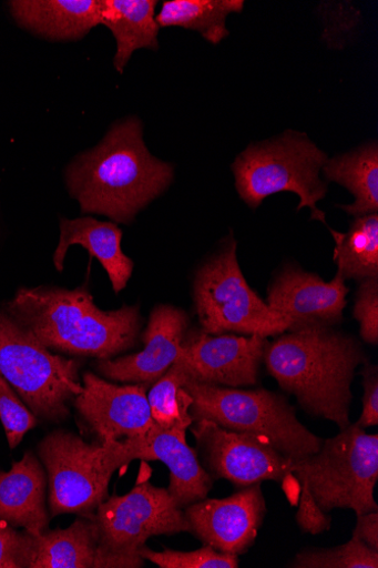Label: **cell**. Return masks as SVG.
Wrapping results in <instances>:
<instances>
[{
  "label": "cell",
  "instance_id": "32",
  "mask_svg": "<svg viewBox=\"0 0 378 568\" xmlns=\"http://www.w3.org/2000/svg\"><path fill=\"white\" fill-rule=\"evenodd\" d=\"M362 376V410L356 425L366 429L378 425V368L367 363Z\"/></svg>",
  "mask_w": 378,
  "mask_h": 568
},
{
  "label": "cell",
  "instance_id": "10",
  "mask_svg": "<svg viewBox=\"0 0 378 568\" xmlns=\"http://www.w3.org/2000/svg\"><path fill=\"white\" fill-rule=\"evenodd\" d=\"M47 471L51 516H90L108 498L113 471L104 466L103 445L89 444L73 433L57 430L38 445Z\"/></svg>",
  "mask_w": 378,
  "mask_h": 568
},
{
  "label": "cell",
  "instance_id": "30",
  "mask_svg": "<svg viewBox=\"0 0 378 568\" xmlns=\"http://www.w3.org/2000/svg\"><path fill=\"white\" fill-rule=\"evenodd\" d=\"M353 316L359 324L361 339L378 343V278L359 282Z\"/></svg>",
  "mask_w": 378,
  "mask_h": 568
},
{
  "label": "cell",
  "instance_id": "26",
  "mask_svg": "<svg viewBox=\"0 0 378 568\" xmlns=\"http://www.w3.org/2000/svg\"><path fill=\"white\" fill-rule=\"evenodd\" d=\"M191 375L186 367L176 361L170 371L153 384L147 400L155 425L162 429L176 427L188 429L193 425L190 413L192 396L184 388Z\"/></svg>",
  "mask_w": 378,
  "mask_h": 568
},
{
  "label": "cell",
  "instance_id": "16",
  "mask_svg": "<svg viewBox=\"0 0 378 568\" xmlns=\"http://www.w3.org/2000/svg\"><path fill=\"white\" fill-rule=\"evenodd\" d=\"M337 273L327 283L300 267L286 266L267 290V305L290 322L287 332L307 326L336 327L344 322L349 288Z\"/></svg>",
  "mask_w": 378,
  "mask_h": 568
},
{
  "label": "cell",
  "instance_id": "9",
  "mask_svg": "<svg viewBox=\"0 0 378 568\" xmlns=\"http://www.w3.org/2000/svg\"><path fill=\"white\" fill-rule=\"evenodd\" d=\"M98 526L103 568H141L140 550L156 536L190 532L184 509L170 490L149 481L139 483L124 496H112L99 505Z\"/></svg>",
  "mask_w": 378,
  "mask_h": 568
},
{
  "label": "cell",
  "instance_id": "3",
  "mask_svg": "<svg viewBox=\"0 0 378 568\" xmlns=\"http://www.w3.org/2000/svg\"><path fill=\"white\" fill-rule=\"evenodd\" d=\"M8 310L48 349L100 359L133 348L141 329L139 305L103 312L84 287L22 288Z\"/></svg>",
  "mask_w": 378,
  "mask_h": 568
},
{
  "label": "cell",
  "instance_id": "21",
  "mask_svg": "<svg viewBox=\"0 0 378 568\" xmlns=\"http://www.w3.org/2000/svg\"><path fill=\"white\" fill-rule=\"evenodd\" d=\"M33 537L29 568H101L99 531L93 514L81 515L68 529Z\"/></svg>",
  "mask_w": 378,
  "mask_h": 568
},
{
  "label": "cell",
  "instance_id": "27",
  "mask_svg": "<svg viewBox=\"0 0 378 568\" xmlns=\"http://www.w3.org/2000/svg\"><path fill=\"white\" fill-rule=\"evenodd\" d=\"M294 568H378V551L358 537L334 548H306L288 564Z\"/></svg>",
  "mask_w": 378,
  "mask_h": 568
},
{
  "label": "cell",
  "instance_id": "22",
  "mask_svg": "<svg viewBox=\"0 0 378 568\" xmlns=\"http://www.w3.org/2000/svg\"><path fill=\"white\" fill-rule=\"evenodd\" d=\"M154 0H100V24L110 29L118 42L116 70L124 72L137 49L159 48V26Z\"/></svg>",
  "mask_w": 378,
  "mask_h": 568
},
{
  "label": "cell",
  "instance_id": "14",
  "mask_svg": "<svg viewBox=\"0 0 378 568\" xmlns=\"http://www.w3.org/2000/svg\"><path fill=\"white\" fill-rule=\"evenodd\" d=\"M147 385H115L92 373L83 376V389L74 404L80 417L101 444L145 436L154 428Z\"/></svg>",
  "mask_w": 378,
  "mask_h": 568
},
{
  "label": "cell",
  "instance_id": "4",
  "mask_svg": "<svg viewBox=\"0 0 378 568\" xmlns=\"http://www.w3.org/2000/svg\"><path fill=\"white\" fill-rule=\"evenodd\" d=\"M184 388L193 398L190 413L194 423L212 422L294 459L317 453L323 444L321 438L298 420L288 399L278 393L223 387L191 378Z\"/></svg>",
  "mask_w": 378,
  "mask_h": 568
},
{
  "label": "cell",
  "instance_id": "19",
  "mask_svg": "<svg viewBox=\"0 0 378 568\" xmlns=\"http://www.w3.org/2000/svg\"><path fill=\"white\" fill-rule=\"evenodd\" d=\"M122 230L114 223L99 222L91 217L63 219L60 244L53 254V264L63 272L65 257L72 245H82L91 256L96 257L115 293H120L132 277L134 264L122 251Z\"/></svg>",
  "mask_w": 378,
  "mask_h": 568
},
{
  "label": "cell",
  "instance_id": "12",
  "mask_svg": "<svg viewBox=\"0 0 378 568\" xmlns=\"http://www.w3.org/2000/svg\"><path fill=\"white\" fill-rule=\"evenodd\" d=\"M103 445L104 466L114 474L134 459L160 460L171 471L170 494L185 508L207 497L212 477L202 467L196 450L186 443V429L154 426L145 436Z\"/></svg>",
  "mask_w": 378,
  "mask_h": 568
},
{
  "label": "cell",
  "instance_id": "28",
  "mask_svg": "<svg viewBox=\"0 0 378 568\" xmlns=\"http://www.w3.org/2000/svg\"><path fill=\"white\" fill-rule=\"evenodd\" d=\"M140 556L160 568H238L237 555L225 554L205 546L194 551H176L165 549L153 551L146 546L140 550Z\"/></svg>",
  "mask_w": 378,
  "mask_h": 568
},
{
  "label": "cell",
  "instance_id": "6",
  "mask_svg": "<svg viewBox=\"0 0 378 568\" xmlns=\"http://www.w3.org/2000/svg\"><path fill=\"white\" fill-rule=\"evenodd\" d=\"M328 160L306 134L286 132L278 140L253 144L239 154L233 165L236 189L253 210L269 195L293 192L300 199L297 211L309 209L311 220L327 225L317 202L328 193V184L319 178Z\"/></svg>",
  "mask_w": 378,
  "mask_h": 568
},
{
  "label": "cell",
  "instance_id": "8",
  "mask_svg": "<svg viewBox=\"0 0 378 568\" xmlns=\"http://www.w3.org/2000/svg\"><path fill=\"white\" fill-rule=\"evenodd\" d=\"M194 301L202 332L210 335L277 336L290 322L267 305L248 285L232 240L197 272Z\"/></svg>",
  "mask_w": 378,
  "mask_h": 568
},
{
  "label": "cell",
  "instance_id": "33",
  "mask_svg": "<svg viewBox=\"0 0 378 568\" xmlns=\"http://www.w3.org/2000/svg\"><path fill=\"white\" fill-rule=\"evenodd\" d=\"M356 516L357 524L353 535L358 537L372 550L378 551V510Z\"/></svg>",
  "mask_w": 378,
  "mask_h": 568
},
{
  "label": "cell",
  "instance_id": "7",
  "mask_svg": "<svg viewBox=\"0 0 378 568\" xmlns=\"http://www.w3.org/2000/svg\"><path fill=\"white\" fill-rule=\"evenodd\" d=\"M0 376L19 394L37 418L60 423L68 403L81 394L76 359L50 353L9 314L0 312Z\"/></svg>",
  "mask_w": 378,
  "mask_h": 568
},
{
  "label": "cell",
  "instance_id": "31",
  "mask_svg": "<svg viewBox=\"0 0 378 568\" xmlns=\"http://www.w3.org/2000/svg\"><path fill=\"white\" fill-rule=\"evenodd\" d=\"M32 547L31 535L0 521V568H29Z\"/></svg>",
  "mask_w": 378,
  "mask_h": 568
},
{
  "label": "cell",
  "instance_id": "5",
  "mask_svg": "<svg viewBox=\"0 0 378 568\" xmlns=\"http://www.w3.org/2000/svg\"><path fill=\"white\" fill-rule=\"evenodd\" d=\"M293 474L324 514L351 509L356 515L378 510L374 489L378 480V436L353 424L328 439L319 450L293 459Z\"/></svg>",
  "mask_w": 378,
  "mask_h": 568
},
{
  "label": "cell",
  "instance_id": "20",
  "mask_svg": "<svg viewBox=\"0 0 378 568\" xmlns=\"http://www.w3.org/2000/svg\"><path fill=\"white\" fill-rule=\"evenodd\" d=\"M17 22L51 40H80L100 24V0H18Z\"/></svg>",
  "mask_w": 378,
  "mask_h": 568
},
{
  "label": "cell",
  "instance_id": "2",
  "mask_svg": "<svg viewBox=\"0 0 378 568\" xmlns=\"http://www.w3.org/2000/svg\"><path fill=\"white\" fill-rule=\"evenodd\" d=\"M173 180L174 168L151 156L136 119L116 124L67 172L70 193L83 214L103 215L123 224L132 223Z\"/></svg>",
  "mask_w": 378,
  "mask_h": 568
},
{
  "label": "cell",
  "instance_id": "24",
  "mask_svg": "<svg viewBox=\"0 0 378 568\" xmlns=\"http://www.w3.org/2000/svg\"><path fill=\"white\" fill-rule=\"evenodd\" d=\"M243 0H172L155 17L159 28L181 27L197 31L206 41L218 44L229 36L227 18L241 13Z\"/></svg>",
  "mask_w": 378,
  "mask_h": 568
},
{
  "label": "cell",
  "instance_id": "13",
  "mask_svg": "<svg viewBox=\"0 0 378 568\" xmlns=\"http://www.w3.org/2000/svg\"><path fill=\"white\" fill-rule=\"evenodd\" d=\"M266 511L260 484L243 487L224 499L205 498L184 509L193 536L205 546L237 556L255 544Z\"/></svg>",
  "mask_w": 378,
  "mask_h": 568
},
{
  "label": "cell",
  "instance_id": "29",
  "mask_svg": "<svg viewBox=\"0 0 378 568\" xmlns=\"http://www.w3.org/2000/svg\"><path fill=\"white\" fill-rule=\"evenodd\" d=\"M0 422L4 426L11 449H16L24 436L38 426V418L2 376H0Z\"/></svg>",
  "mask_w": 378,
  "mask_h": 568
},
{
  "label": "cell",
  "instance_id": "17",
  "mask_svg": "<svg viewBox=\"0 0 378 568\" xmlns=\"http://www.w3.org/2000/svg\"><path fill=\"white\" fill-rule=\"evenodd\" d=\"M188 327L183 310L157 305L152 310L143 335V351L116 359H101L98 371L116 382L153 385L176 363Z\"/></svg>",
  "mask_w": 378,
  "mask_h": 568
},
{
  "label": "cell",
  "instance_id": "1",
  "mask_svg": "<svg viewBox=\"0 0 378 568\" xmlns=\"http://www.w3.org/2000/svg\"><path fill=\"white\" fill-rule=\"evenodd\" d=\"M361 343L331 326H307L267 343L263 363L282 389L296 397L315 418L351 425V384L358 367L367 364Z\"/></svg>",
  "mask_w": 378,
  "mask_h": 568
},
{
  "label": "cell",
  "instance_id": "11",
  "mask_svg": "<svg viewBox=\"0 0 378 568\" xmlns=\"http://www.w3.org/2000/svg\"><path fill=\"white\" fill-rule=\"evenodd\" d=\"M202 467L212 479H225L241 488L294 479L293 459L247 435L225 429L208 420L191 428Z\"/></svg>",
  "mask_w": 378,
  "mask_h": 568
},
{
  "label": "cell",
  "instance_id": "23",
  "mask_svg": "<svg viewBox=\"0 0 378 568\" xmlns=\"http://www.w3.org/2000/svg\"><path fill=\"white\" fill-rule=\"evenodd\" d=\"M321 172L328 181L343 185L355 196L354 203L339 205V209L355 219L378 213L376 142L328 160Z\"/></svg>",
  "mask_w": 378,
  "mask_h": 568
},
{
  "label": "cell",
  "instance_id": "25",
  "mask_svg": "<svg viewBox=\"0 0 378 568\" xmlns=\"http://www.w3.org/2000/svg\"><path fill=\"white\" fill-rule=\"evenodd\" d=\"M335 263L345 281L378 278V214L357 217L347 233L331 230Z\"/></svg>",
  "mask_w": 378,
  "mask_h": 568
},
{
  "label": "cell",
  "instance_id": "18",
  "mask_svg": "<svg viewBox=\"0 0 378 568\" xmlns=\"http://www.w3.org/2000/svg\"><path fill=\"white\" fill-rule=\"evenodd\" d=\"M48 479L41 460L30 450L12 464L9 473L0 471V521L39 536L49 528L47 509Z\"/></svg>",
  "mask_w": 378,
  "mask_h": 568
},
{
  "label": "cell",
  "instance_id": "15",
  "mask_svg": "<svg viewBox=\"0 0 378 568\" xmlns=\"http://www.w3.org/2000/svg\"><path fill=\"white\" fill-rule=\"evenodd\" d=\"M267 341L264 337L188 333L178 356L191 379L242 388L255 386Z\"/></svg>",
  "mask_w": 378,
  "mask_h": 568
}]
</instances>
